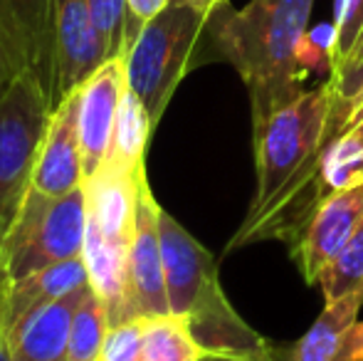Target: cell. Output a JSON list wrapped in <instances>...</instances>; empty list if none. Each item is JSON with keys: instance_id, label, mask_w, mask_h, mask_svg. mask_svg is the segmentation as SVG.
Listing matches in <instances>:
<instances>
[{"instance_id": "19", "label": "cell", "mask_w": 363, "mask_h": 361, "mask_svg": "<svg viewBox=\"0 0 363 361\" xmlns=\"http://www.w3.org/2000/svg\"><path fill=\"white\" fill-rule=\"evenodd\" d=\"M363 183V144L354 136L341 134L324 146L319 166L321 201L336 191H346Z\"/></svg>"}, {"instance_id": "21", "label": "cell", "mask_w": 363, "mask_h": 361, "mask_svg": "<svg viewBox=\"0 0 363 361\" xmlns=\"http://www.w3.org/2000/svg\"><path fill=\"white\" fill-rule=\"evenodd\" d=\"M329 84L334 89L336 101L344 106L346 119H349V106L363 94V28L351 52L341 62L334 65L329 74Z\"/></svg>"}, {"instance_id": "4", "label": "cell", "mask_w": 363, "mask_h": 361, "mask_svg": "<svg viewBox=\"0 0 363 361\" xmlns=\"http://www.w3.org/2000/svg\"><path fill=\"white\" fill-rule=\"evenodd\" d=\"M146 166L136 174L101 166L94 179L84 181L86 193V235L84 265L89 284L106 304L111 324L124 322L126 279H129V250L136 228L139 186Z\"/></svg>"}, {"instance_id": "2", "label": "cell", "mask_w": 363, "mask_h": 361, "mask_svg": "<svg viewBox=\"0 0 363 361\" xmlns=\"http://www.w3.org/2000/svg\"><path fill=\"white\" fill-rule=\"evenodd\" d=\"M314 0H250L235 10L220 3L206 30L208 62H228L238 70L250 94L252 129L274 109L304 91L296 50L306 35Z\"/></svg>"}, {"instance_id": "24", "label": "cell", "mask_w": 363, "mask_h": 361, "mask_svg": "<svg viewBox=\"0 0 363 361\" xmlns=\"http://www.w3.org/2000/svg\"><path fill=\"white\" fill-rule=\"evenodd\" d=\"M334 28H336V48H334V65H336L351 52V48H354L356 38H359L363 28V0H336Z\"/></svg>"}, {"instance_id": "9", "label": "cell", "mask_w": 363, "mask_h": 361, "mask_svg": "<svg viewBox=\"0 0 363 361\" xmlns=\"http://www.w3.org/2000/svg\"><path fill=\"white\" fill-rule=\"evenodd\" d=\"M0 40L18 77L35 74L52 104L55 0H0Z\"/></svg>"}, {"instance_id": "12", "label": "cell", "mask_w": 363, "mask_h": 361, "mask_svg": "<svg viewBox=\"0 0 363 361\" xmlns=\"http://www.w3.org/2000/svg\"><path fill=\"white\" fill-rule=\"evenodd\" d=\"M361 223L363 183L331 193L316 206L296 245L291 248V257L299 265V272L306 284H316L321 270L339 255V250L351 240V235Z\"/></svg>"}, {"instance_id": "7", "label": "cell", "mask_w": 363, "mask_h": 361, "mask_svg": "<svg viewBox=\"0 0 363 361\" xmlns=\"http://www.w3.org/2000/svg\"><path fill=\"white\" fill-rule=\"evenodd\" d=\"M50 114V94L30 72L20 74L0 99V240L33 188Z\"/></svg>"}, {"instance_id": "23", "label": "cell", "mask_w": 363, "mask_h": 361, "mask_svg": "<svg viewBox=\"0 0 363 361\" xmlns=\"http://www.w3.org/2000/svg\"><path fill=\"white\" fill-rule=\"evenodd\" d=\"M144 319H126L106 329L104 347L99 361H141L144 347Z\"/></svg>"}, {"instance_id": "29", "label": "cell", "mask_w": 363, "mask_h": 361, "mask_svg": "<svg viewBox=\"0 0 363 361\" xmlns=\"http://www.w3.org/2000/svg\"><path fill=\"white\" fill-rule=\"evenodd\" d=\"M178 3H188V5H193V8H198V10L213 13V10H216L220 3H225V0H178Z\"/></svg>"}, {"instance_id": "28", "label": "cell", "mask_w": 363, "mask_h": 361, "mask_svg": "<svg viewBox=\"0 0 363 361\" xmlns=\"http://www.w3.org/2000/svg\"><path fill=\"white\" fill-rule=\"evenodd\" d=\"M15 79H18V72H15L13 62H10L8 50H5L3 40H0V99L8 94V89L13 87Z\"/></svg>"}, {"instance_id": "5", "label": "cell", "mask_w": 363, "mask_h": 361, "mask_svg": "<svg viewBox=\"0 0 363 361\" xmlns=\"http://www.w3.org/2000/svg\"><path fill=\"white\" fill-rule=\"evenodd\" d=\"M211 15L171 0L168 8L148 20L124 55L126 84L144 101L153 126H158L183 77L208 62L206 30Z\"/></svg>"}, {"instance_id": "15", "label": "cell", "mask_w": 363, "mask_h": 361, "mask_svg": "<svg viewBox=\"0 0 363 361\" xmlns=\"http://www.w3.org/2000/svg\"><path fill=\"white\" fill-rule=\"evenodd\" d=\"M91 284L69 292L67 297L30 314L8 337L13 361H65L67 359L69 329L74 312L86 297Z\"/></svg>"}, {"instance_id": "17", "label": "cell", "mask_w": 363, "mask_h": 361, "mask_svg": "<svg viewBox=\"0 0 363 361\" xmlns=\"http://www.w3.org/2000/svg\"><path fill=\"white\" fill-rule=\"evenodd\" d=\"M156 131L151 116H148L144 101L129 89L121 96V106H119V116H116V126H114V139H111V151L109 159L104 161L106 166H114V169L136 171L144 169V159H146V146L151 134Z\"/></svg>"}, {"instance_id": "20", "label": "cell", "mask_w": 363, "mask_h": 361, "mask_svg": "<svg viewBox=\"0 0 363 361\" xmlns=\"http://www.w3.org/2000/svg\"><path fill=\"white\" fill-rule=\"evenodd\" d=\"M316 284L321 287L324 302H334L344 294L363 289V223L339 250V255L321 270Z\"/></svg>"}, {"instance_id": "27", "label": "cell", "mask_w": 363, "mask_h": 361, "mask_svg": "<svg viewBox=\"0 0 363 361\" xmlns=\"http://www.w3.org/2000/svg\"><path fill=\"white\" fill-rule=\"evenodd\" d=\"M344 134L354 136L356 141H361L363 144V94L349 106V119H346Z\"/></svg>"}, {"instance_id": "25", "label": "cell", "mask_w": 363, "mask_h": 361, "mask_svg": "<svg viewBox=\"0 0 363 361\" xmlns=\"http://www.w3.org/2000/svg\"><path fill=\"white\" fill-rule=\"evenodd\" d=\"M168 5H171V0H126V30H124V52H121V57L129 52V48L139 38V33L144 30L148 20H153Z\"/></svg>"}, {"instance_id": "18", "label": "cell", "mask_w": 363, "mask_h": 361, "mask_svg": "<svg viewBox=\"0 0 363 361\" xmlns=\"http://www.w3.org/2000/svg\"><path fill=\"white\" fill-rule=\"evenodd\" d=\"M141 361H203V349L193 337L186 317H146Z\"/></svg>"}, {"instance_id": "6", "label": "cell", "mask_w": 363, "mask_h": 361, "mask_svg": "<svg viewBox=\"0 0 363 361\" xmlns=\"http://www.w3.org/2000/svg\"><path fill=\"white\" fill-rule=\"evenodd\" d=\"M84 235V186L65 196H48L30 188L13 226L0 240V282H13L43 267L82 257Z\"/></svg>"}, {"instance_id": "26", "label": "cell", "mask_w": 363, "mask_h": 361, "mask_svg": "<svg viewBox=\"0 0 363 361\" xmlns=\"http://www.w3.org/2000/svg\"><path fill=\"white\" fill-rule=\"evenodd\" d=\"M336 361H363V319L356 322L351 332L346 334L344 347H341Z\"/></svg>"}, {"instance_id": "22", "label": "cell", "mask_w": 363, "mask_h": 361, "mask_svg": "<svg viewBox=\"0 0 363 361\" xmlns=\"http://www.w3.org/2000/svg\"><path fill=\"white\" fill-rule=\"evenodd\" d=\"M91 23L104 40L109 60L121 57L124 52V30H126V0H86Z\"/></svg>"}, {"instance_id": "3", "label": "cell", "mask_w": 363, "mask_h": 361, "mask_svg": "<svg viewBox=\"0 0 363 361\" xmlns=\"http://www.w3.org/2000/svg\"><path fill=\"white\" fill-rule=\"evenodd\" d=\"M158 228L168 307L186 317L203 361H287V347L264 339L235 312L213 255L163 208Z\"/></svg>"}, {"instance_id": "8", "label": "cell", "mask_w": 363, "mask_h": 361, "mask_svg": "<svg viewBox=\"0 0 363 361\" xmlns=\"http://www.w3.org/2000/svg\"><path fill=\"white\" fill-rule=\"evenodd\" d=\"M158 206L148 176L144 174L139 186V208H136L134 240L129 250V279H126L124 322L139 317H161L171 314L163 270L161 228H158Z\"/></svg>"}, {"instance_id": "10", "label": "cell", "mask_w": 363, "mask_h": 361, "mask_svg": "<svg viewBox=\"0 0 363 361\" xmlns=\"http://www.w3.org/2000/svg\"><path fill=\"white\" fill-rule=\"evenodd\" d=\"M104 62H109V55L91 23L86 0H55L52 109L79 89Z\"/></svg>"}, {"instance_id": "11", "label": "cell", "mask_w": 363, "mask_h": 361, "mask_svg": "<svg viewBox=\"0 0 363 361\" xmlns=\"http://www.w3.org/2000/svg\"><path fill=\"white\" fill-rule=\"evenodd\" d=\"M126 91V62L114 57L104 62L79 87V146L82 179L89 181L109 159L121 96Z\"/></svg>"}, {"instance_id": "13", "label": "cell", "mask_w": 363, "mask_h": 361, "mask_svg": "<svg viewBox=\"0 0 363 361\" xmlns=\"http://www.w3.org/2000/svg\"><path fill=\"white\" fill-rule=\"evenodd\" d=\"M84 186L79 146V89L65 96L50 114L48 134L43 141L33 188L48 196H65Z\"/></svg>"}, {"instance_id": "1", "label": "cell", "mask_w": 363, "mask_h": 361, "mask_svg": "<svg viewBox=\"0 0 363 361\" xmlns=\"http://www.w3.org/2000/svg\"><path fill=\"white\" fill-rule=\"evenodd\" d=\"M329 79L304 89L252 129L257 188L228 250L257 240L296 245L311 213L321 203V151L344 134Z\"/></svg>"}, {"instance_id": "14", "label": "cell", "mask_w": 363, "mask_h": 361, "mask_svg": "<svg viewBox=\"0 0 363 361\" xmlns=\"http://www.w3.org/2000/svg\"><path fill=\"white\" fill-rule=\"evenodd\" d=\"M84 284H89L84 257L43 267L13 282H0V324L5 329V337H10L30 314L67 297Z\"/></svg>"}, {"instance_id": "16", "label": "cell", "mask_w": 363, "mask_h": 361, "mask_svg": "<svg viewBox=\"0 0 363 361\" xmlns=\"http://www.w3.org/2000/svg\"><path fill=\"white\" fill-rule=\"evenodd\" d=\"M361 307L363 289L344 294L334 302H324V309L304 337L287 347V361H336L346 334L359 322Z\"/></svg>"}, {"instance_id": "30", "label": "cell", "mask_w": 363, "mask_h": 361, "mask_svg": "<svg viewBox=\"0 0 363 361\" xmlns=\"http://www.w3.org/2000/svg\"><path fill=\"white\" fill-rule=\"evenodd\" d=\"M0 361H13V357H10V344H8V337H5L3 324H0Z\"/></svg>"}]
</instances>
